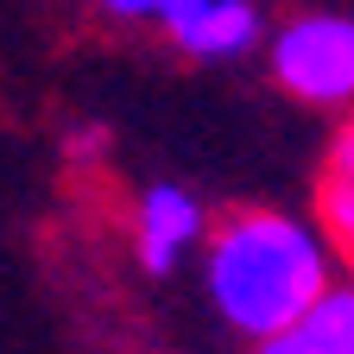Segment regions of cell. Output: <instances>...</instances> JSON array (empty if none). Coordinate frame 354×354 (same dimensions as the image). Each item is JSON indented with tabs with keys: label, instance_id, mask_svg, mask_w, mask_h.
Instances as JSON below:
<instances>
[{
	"label": "cell",
	"instance_id": "3",
	"mask_svg": "<svg viewBox=\"0 0 354 354\" xmlns=\"http://www.w3.org/2000/svg\"><path fill=\"white\" fill-rule=\"evenodd\" d=\"M165 26L196 57H234L259 38V13L247 0H165Z\"/></svg>",
	"mask_w": 354,
	"mask_h": 354
},
{
	"label": "cell",
	"instance_id": "6",
	"mask_svg": "<svg viewBox=\"0 0 354 354\" xmlns=\"http://www.w3.org/2000/svg\"><path fill=\"white\" fill-rule=\"evenodd\" d=\"M297 329H304V342L317 354H354V285L348 291H323L317 310H310Z\"/></svg>",
	"mask_w": 354,
	"mask_h": 354
},
{
	"label": "cell",
	"instance_id": "8",
	"mask_svg": "<svg viewBox=\"0 0 354 354\" xmlns=\"http://www.w3.org/2000/svg\"><path fill=\"white\" fill-rule=\"evenodd\" d=\"M114 13H165V0H108Z\"/></svg>",
	"mask_w": 354,
	"mask_h": 354
},
{
	"label": "cell",
	"instance_id": "1",
	"mask_svg": "<svg viewBox=\"0 0 354 354\" xmlns=\"http://www.w3.org/2000/svg\"><path fill=\"white\" fill-rule=\"evenodd\" d=\"M209 291L221 317L247 335L297 329L329 291L323 241L285 215H241L209 247Z\"/></svg>",
	"mask_w": 354,
	"mask_h": 354
},
{
	"label": "cell",
	"instance_id": "5",
	"mask_svg": "<svg viewBox=\"0 0 354 354\" xmlns=\"http://www.w3.org/2000/svg\"><path fill=\"white\" fill-rule=\"evenodd\" d=\"M323 228H329V241L354 259V120L335 133L329 165H323Z\"/></svg>",
	"mask_w": 354,
	"mask_h": 354
},
{
	"label": "cell",
	"instance_id": "7",
	"mask_svg": "<svg viewBox=\"0 0 354 354\" xmlns=\"http://www.w3.org/2000/svg\"><path fill=\"white\" fill-rule=\"evenodd\" d=\"M259 354H317L304 342V329H279V335H259Z\"/></svg>",
	"mask_w": 354,
	"mask_h": 354
},
{
	"label": "cell",
	"instance_id": "2",
	"mask_svg": "<svg viewBox=\"0 0 354 354\" xmlns=\"http://www.w3.org/2000/svg\"><path fill=\"white\" fill-rule=\"evenodd\" d=\"M279 82L304 102H354V26L348 19H297L272 44Z\"/></svg>",
	"mask_w": 354,
	"mask_h": 354
},
{
	"label": "cell",
	"instance_id": "4",
	"mask_svg": "<svg viewBox=\"0 0 354 354\" xmlns=\"http://www.w3.org/2000/svg\"><path fill=\"white\" fill-rule=\"evenodd\" d=\"M196 234H203V215H196V203L184 190H171V184L146 190V203H140V259L152 266V272H171L177 253H184Z\"/></svg>",
	"mask_w": 354,
	"mask_h": 354
}]
</instances>
